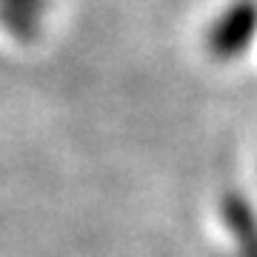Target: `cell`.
<instances>
[{
  "label": "cell",
  "mask_w": 257,
  "mask_h": 257,
  "mask_svg": "<svg viewBox=\"0 0 257 257\" xmlns=\"http://www.w3.org/2000/svg\"><path fill=\"white\" fill-rule=\"evenodd\" d=\"M257 35V0H231L203 32V46L214 60L246 55Z\"/></svg>",
  "instance_id": "1"
},
{
  "label": "cell",
  "mask_w": 257,
  "mask_h": 257,
  "mask_svg": "<svg viewBox=\"0 0 257 257\" xmlns=\"http://www.w3.org/2000/svg\"><path fill=\"white\" fill-rule=\"evenodd\" d=\"M223 220L229 226L231 237L237 243V254L231 257H257V220L248 209L246 197L226 194L223 200Z\"/></svg>",
  "instance_id": "3"
},
{
  "label": "cell",
  "mask_w": 257,
  "mask_h": 257,
  "mask_svg": "<svg viewBox=\"0 0 257 257\" xmlns=\"http://www.w3.org/2000/svg\"><path fill=\"white\" fill-rule=\"evenodd\" d=\"M49 0H0V26L18 43H35L43 29Z\"/></svg>",
  "instance_id": "2"
}]
</instances>
